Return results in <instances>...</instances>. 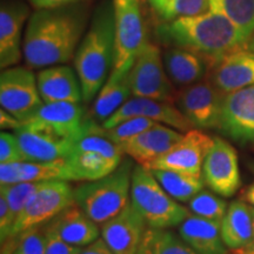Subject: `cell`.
Instances as JSON below:
<instances>
[{
    "mask_svg": "<svg viewBox=\"0 0 254 254\" xmlns=\"http://www.w3.org/2000/svg\"><path fill=\"white\" fill-rule=\"evenodd\" d=\"M87 25V9L79 4L37 8L27 20L23 55L27 67L45 68L74 58Z\"/></svg>",
    "mask_w": 254,
    "mask_h": 254,
    "instance_id": "1",
    "label": "cell"
},
{
    "mask_svg": "<svg viewBox=\"0 0 254 254\" xmlns=\"http://www.w3.org/2000/svg\"><path fill=\"white\" fill-rule=\"evenodd\" d=\"M160 39L170 46L190 50L213 64L221 57L245 49L249 40L219 9L207 13L166 21L158 30Z\"/></svg>",
    "mask_w": 254,
    "mask_h": 254,
    "instance_id": "2",
    "label": "cell"
},
{
    "mask_svg": "<svg viewBox=\"0 0 254 254\" xmlns=\"http://www.w3.org/2000/svg\"><path fill=\"white\" fill-rule=\"evenodd\" d=\"M74 69L80 80L82 99L94 100L110 77L114 62V9L106 0L95 9L90 27L74 55Z\"/></svg>",
    "mask_w": 254,
    "mask_h": 254,
    "instance_id": "3",
    "label": "cell"
},
{
    "mask_svg": "<svg viewBox=\"0 0 254 254\" xmlns=\"http://www.w3.org/2000/svg\"><path fill=\"white\" fill-rule=\"evenodd\" d=\"M133 159H124L113 172L73 190L74 204L98 225L119 214L131 202Z\"/></svg>",
    "mask_w": 254,
    "mask_h": 254,
    "instance_id": "4",
    "label": "cell"
},
{
    "mask_svg": "<svg viewBox=\"0 0 254 254\" xmlns=\"http://www.w3.org/2000/svg\"><path fill=\"white\" fill-rule=\"evenodd\" d=\"M122 146L107 138L100 124L91 119L88 128L65 158L74 182H91L113 172L124 160Z\"/></svg>",
    "mask_w": 254,
    "mask_h": 254,
    "instance_id": "5",
    "label": "cell"
},
{
    "mask_svg": "<svg viewBox=\"0 0 254 254\" xmlns=\"http://www.w3.org/2000/svg\"><path fill=\"white\" fill-rule=\"evenodd\" d=\"M131 204L151 228L164 230L179 226L192 214L190 208L168 194L151 170L139 164L132 173Z\"/></svg>",
    "mask_w": 254,
    "mask_h": 254,
    "instance_id": "6",
    "label": "cell"
},
{
    "mask_svg": "<svg viewBox=\"0 0 254 254\" xmlns=\"http://www.w3.org/2000/svg\"><path fill=\"white\" fill-rule=\"evenodd\" d=\"M114 9V62L112 71L132 67L146 44L139 0H112Z\"/></svg>",
    "mask_w": 254,
    "mask_h": 254,
    "instance_id": "7",
    "label": "cell"
},
{
    "mask_svg": "<svg viewBox=\"0 0 254 254\" xmlns=\"http://www.w3.org/2000/svg\"><path fill=\"white\" fill-rule=\"evenodd\" d=\"M133 97L174 103L177 92L165 69L163 53L148 41L136 56L131 68Z\"/></svg>",
    "mask_w": 254,
    "mask_h": 254,
    "instance_id": "8",
    "label": "cell"
},
{
    "mask_svg": "<svg viewBox=\"0 0 254 254\" xmlns=\"http://www.w3.org/2000/svg\"><path fill=\"white\" fill-rule=\"evenodd\" d=\"M37 77L30 67L12 66L0 74V105L24 123L43 106Z\"/></svg>",
    "mask_w": 254,
    "mask_h": 254,
    "instance_id": "9",
    "label": "cell"
},
{
    "mask_svg": "<svg viewBox=\"0 0 254 254\" xmlns=\"http://www.w3.org/2000/svg\"><path fill=\"white\" fill-rule=\"evenodd\" d=\"M72 204H74V193L68 182L57 180L46 183L31 196L15 219L11 238L17 237L27 228L46 225Z\"/></svg>",
    "mask_w": 254,
    "mask_h": 254,
    "instance_id": "10",
    "label": "cell"
},
{
    "mask_svg": "<svg viewBox=\"0 0 254 254\" xmlns=\"http://www.w3.org/2000/svg\"><path fill=\"white\" fill-rule=\"evenodd\" d=\"M91 118L81 103H44L30 119L21 123L26 128L59 138L78 139L88 128Z\"/></svg>",
    "mask_w": 254,
    "mask_h": 254,
    "instance_id": "11",
    "label": "cell"
},
{
    "mask_svg": "<svg viewBox=\"0 0 254 254\" xmlns=\"http://www.w3.org/2000/svg\"><path fill=\"white\" fill-rule=\"evenodd\" d=\"M224 95L211 81L202 80L179 88L174 104L192 127L217 128Z\"/></svg>",
    "mask_w": 254,
    "mask_h": 254,
    "instance_id": "12",
    "label": "cell"
},
{
    "mask_svg": "<svg viewBox=\"0 0 254 254\" xmlns=\"http://www.w3.org/2000/svg\"><path fill=\"white\" fill-rule=\"evenodd\" d=\"M205 185L224 198H231L241 186L239 161L236 148L230 142L214 136V144L202 165Z\"/></svg>",
    "mask_w": 254,
    "mask_h": 254,
    "instance_id": "13",
    "label": "cell"
},
{
    "mask_svg": "<svg viewBox=\"0 0 254 254\" xmlns=\"http://www.w3.org/2000/svg\"><path fill=\"white\" fill-rule=\"evenodd\" d=\"M213 144L214 138L199 128H190L170 151L145 167L148 170H173L202 177V165Z\"/></svg>",
    "mask_w": 254,
    "mask_h": 254,
    "instance_id": "14",
    "label": "cell"
},
{
    "mask_svg": "<svg viewBox=\"0 0 254 254\" xmlns=\"http://www.w3.org/2000/svg\"><path fill=\"white\" fill-rule=\"evenodd\" d=\"M217 129L239 144L254 142V85L224 95Z\"/></svg>",
    "mask_w": 254,
    "mask_h": 254,
    "instance_id": "15",
    "label": "cell"
},
{
    "mask_svg": "<svg viewBox=\"0 0 254 254\" xmlns=\"http://www.w3.org/2000/svg\"><path fill=\"white\" fill-rule=\"evenodd\" d=\"M134 117H142L153 120V122L164 124L178 131L185 133L192 128L190 124L183 116L179 109L174 103L168 101L148 99V98L132 97L123 105L120 109L114 112L106 122L101 124L104 128L116 126L117 124L124 120L134 118Z\"/></svg>",
    "mask_w": 254,
    "mask_h": 254,
    "instance_id": "16",
    "label": "cell"
},
{
    "mask_svg": "<svg viewBox=\"0 0 254 254\" xmlns=\"http://www.w3.org/2000/svg\"><path fill=\"white\" fill-rule=\"evenodd\" d=\"M30 15L21 0H4L0 7V67H12L23 55V30Z\"/></svg>",
    "mask_w": 254,
    "mask_h": 254,
    "instance_id": "17",
    "label": "cell"
},
{
    "mask_svg": "<svg viewBox=\"0 0 254 254\" xmlns=\"http://www.w3.org/2000/svg\"><path fill=\"white\" fill-rule=\"evenodd\" d=\"M146 226L145 219L129 202L119 214L101 225V238L116 254H138Z\"/></svg>",
    "mask_w": 254,
    "mask_h": 254,
    "instance_id": "18",
    "label": "cell"
},
{
    "mask_svg": "<svg viewBox=\"0 0 254 254\" xmlns=\"http://www.w3.org/2000/svg\"><path fill=\"white\" fill-rule=\"evenodd\" d=\"M212 84L221 93L254 85V51L239 49L221 57L211 66Z\"/></svg>",
    "mask_w": 254,
    "mask_h": 254,
    "instance_id": "19",
    "label": "cell"
},
{
    "mask_svg": "<svg viewBox=\"0 0 254 254\" xmlns=\"http://www.w3.org/2000/svg\"><path fill=\"white\" fill-rule=\"evenodd\" d=\"M184 133L164 124H155L131 140L124 142V153L136 161V164L147 166L157 160L174 145L182 140Z\"/></svg>",
    "mask_w": 254,
    "mask_h": 254,
    "instance_id": "20",
    "label": "cell"
},
{
    "mask_svg": "<svg viewBox=\"0 0 254 254\" xmlns=\"http://www.w3.org/2000/svg\"><path fill=\"white\" fill-rule=\"evenodd\" d=\"M74 182L65 159L55 161L23 160L0 164V185L30 182Z\"/></svg>",
    "mask_w": 254,
    "mask_h": 254,
    "instance_id": "21",
    "label": "cell"
},
{
    "mask_svg": "<svg viewBox=\"0 0 254 254\" xmlns=\"http://www.w3.org/2000/svg\"><path fill=\"white\" fill-rule=\"evenodd\" d=\"M38 88L44 103H82V88L77 71L69 66L55 65L37 75Z\"/></svg>",
    "mask_w": 254,
    "mask_h": 254,
    "instance_id": "22",
    "label": "cell"
},
{
    "mask_svg": "<svg viewBox=\"0 0 254 254\" xmlns=\"http://www.w3.org/2000/svg\"><path fill=\"white\" fill-rule=\"evenodd\" d=\"M163 59L168 78L179 88L204 80L212 66L206 57L178 46H170L164 51Z\"/></svg>",
    "mask_w": 254,
    "mask_h": 254,
    "instance_id": "23",
    "label": "cell"
},
{
    "mask_svg": "<svg viewBox=\"0 0 254 254\" xmlns=\"http://www.w3.org/2000/svg\"><path fill=\"white\" fill-rule=\"evenodd\" d=\"M131 68L111 71L99 93L94 98L87 116L95 123L103 124L132 97Z\"/></svg>",
    "mask_w": 254,
    "mask_h": 254,
    "instance_id": "24",
    "label": "cell"
},
{
    "mask_svg": "<svg viewBox=\"0 0 254 254\" xmlns=\"http://www.w3.org/2000/svg\"><path fill=\"white\" fill-rule=\"evenodd\" d=\"M178 233L199 254H228L221 237V222L190 214L179 225Z\"/></svg>",
    "mask_w": 254,
    "mask_h": 254,
    "instance_id": "25",
    "label": "cell"
},
{
    "mask_svg": "<svg viewBox=\"0 0 254 254\" xmlns=\"http://www.w3.org/2000/svg\"><path fill=\"white\" fill-rule=\"evenodd\" d=\"M19 145L23 151L25 160L55 161L65 159L77 139L59 138L47 133L33 131L21 126L17 131Z\"/></svg>",
    "mask_w": 254,
    "mask_h": 254,
    "instance_id": "26",
    "label": "cell"
},
{
    "mask_svg": "<svg viewBox=\"0 0 254 254\" xmlns=\"http://www.w3.org/2000/svg\"><path fill=\"white\" fill-rule=\"evenodd\" d=\"M49 224L55 227L63 240L73 246L85 247L101 236L99 225L75 204L64 209Z\"/></svg>",
    "mask_w": 254,
    "mask_h": 254,
    "instance_id": "27",
    "label": "cell"
},
{
    "mask_svg": "<svg viewBox=\"0 0 254 254\" xmlns=\"http://www.w3.org/2000/svg\"><path fill=\"white\" fill-rule=\"evenodd\" d=\"M221 237L228 250L238 251L254 244L252 207L243 200H234L221 221Z\"/></svg>",
    "mask_w": 254,
    "mask_h": 254,
    "instance_id": "28",
    "label": "cell"
},
{
    "mask_svg": "<svg viewBox=\"0 0 254 254\" xmlns=\"http://www.w3.org/2000/svg\"><path fill=\"white\" fill-rule=\"evenodd\" d=\"M155 179L174 200L189 202L195 194L204 190L205 182L202 177L179 172L173 170H151Z\"/></svg>",
    "mask_w": 254,
    "mask_h": 254,
    "instance_id": "29",
    "label": "cell"
},
{
    "mask_svg": "<svg viewBox=\"0 0 254 254\" xmlns=\"http://www.w3.org/2000/svg\"><path fill=\"white\" fill-rule=\"evenodd\" d=\"M141 246L144 254H199L170 228L148 227Z\"/></svg>",
    "mask_w": 254,
    "mask_h": 254,
    "instance_id": "30",
    "label": "cell"
},
{
    "mask_svg": "<svg viewBox=\"0 0 254 254\" xmlns=\"http://www.w3.org/2000/svg\"><path fill=\"white\" fill-rule=\"evenodd\" d=\"M211 6L226 15L247 40L254 36V0H211Z\"/></svg>",
    "mask_w": 254,
    "mask_h": 254,
    "instance_id": "31",
    "label": "cell"
},
{
    "mask_svg": "<svg viewBox=\"0 0 254 254\" xmlns=\"http://www.w3.org/2000/svg\"><path fill=\"white\" fill-rule=\"evenodd\" d=\"M224 196L217 194L213 190H201L189 201V208L193 214L209 219L214 221H222L228 204L225 201Z\"/></svg>",
    "mask_w": 254,
    "mask_h": 254,
    "instance_id": "32",
    "label": "cell"
},
{
    "mask_svg": "<svg viewBox=\"0 0 254 254\" xmlns=\"http://www.w3.org/2000/svg\"><path fill=\"white\" fill-rule=\"evenodd\" d=\"M49 182H30L8 184L0 186V194H2L7 200V204L13 215L14 221L19 217L25 206L31 199V196Z\"/></svg>",
    "mask_w": 254,
    "mask_h": 254,
    "instance_id": "33",
    "label": "cell"
},
{
    "mask_svg": "<svg viewBox=\"0 0 254 254\" xmlns=\"http://www.w3.org/2000/svg\"><path fill=\"white\" fill-rule=\"evenodd\" d=\"M155 124L158 123L151 119L142 118V117H134V118L120 122L116 126L110 127V128H104L103 126L101 127H103V133L107 138L122 146L124 142L131 140L132 138L140 134L150 127L154 126Z\"/></svg>",
    "mask_w": 254,
    "mask_h": 254,
    "instance_id": "34",
    "label": "cell"
},
{
    "mask_svg": "<svg viewBox=\"0 0 254 254\" xmlns=\"http://www.w3.org/2000/svg\"><path fill=\"white\" fill-rule=\"evenodd\" d=\"M45 225L27 228L14 237L12 254H45Z\"/></svg>",
    "mask_w": 254,
    "mask_h": 254,
    "instance_id": "35",
    "label": "cell"
},
{
    "mask_svg": "<svg viewBox=\"0 0 254 254\" xmlns=\"http://www.w3.org/2000/svg\"><path fill=\"white\" fill-rule=\"evenodd\" d=\"M211 9V0H170L161 18L170 21L178 18L207 13Z\"/></svg>",
    "mask_w": 254,
    "mask_h": 254,
    "instance_id": "36",
    "label": "cell"
},
{
    "mask_svg": "<svg viewBox=\"0 0 254 254\" xmlns=\"http://www.w3.org/2000/svg\"><path fill=\"white\" fill-rule=\"evenodd\" d=\"M25 160L15 133L2 129L0 134V164H11Z\"/></svg>",
    "mask_w": 254,
    "mask_h": 254,
    "instance_id": "37",
    "label": "cell"
},
{
    "mask_svg": "<svg viewBox=\"0 0 254 254\" xmlns=\"http://www.w3.org/2000/svg\"><path fill=\"white\" fill-rule=\"evenodd\" d=\"M45 234H46V246L45 254H80L82 247L73 246L71 244L66 243L62 238L52 225H45Z\"/></svg>",
    "mask_w": 254,
    "mask_h": 254,
    "instance_id": "38",
    "label": "cell"
},
{
    "mask_svg": "<svg viewBox=\"0 0 254 254\" xmlns=\"http://www.w3.org/2000/svg\"><path fill=\"white\" fill-rule=\"evenodd\" d=\"M85 0H30L32 6L36 8H57L64 6L79 4Z\"/></svg>",
    "mask_w": 254,
    "mask_h": 254,
    "instance_id": "39",
    "label": "cell"
},
{
    "mask_svg": "<svg viewBox=\"0 0 254 254\" xmlns=\"http://www.w3.org/2000/svg\"><path fill=\"white\" fill-rule=\"evenodd\" d=\"M80 254H116L110 246L105 243L103 238H98L97 240L90 244V245L82 247Z\"/></svg>",
    "mask_w": 254,
    "mask_h": 254,
    "instance_id": "40",
    "label": "cell"
},
{
    "mask_svg": "<svg viewBox=\"0 0 254 254\" xmlns=\"http://www.w3.org/2000/svg\"><path fill=\"white\" fill-rule=\"evenodd\" d=\"M0 125H1V128L5 129V131H7V129L17 131L18 128L21 127V123L12 114H9L5 110L1 109V111H0Z\"/></svg>",
    "mask_w": 254,
    "mask_h": 254,
    "instance_id": "41",
    "label": "cell"
},
{
    "mask_svg": "<svg viewBox=\"0 0 254 254\" xmlns=\"http://www.w3.org/2000/svg\"><path fill=\"white\" fill-rule=\"evenodd\" d=\"M147 1H148V4L151 5V7L153 8L157 13L161 15L163 14L164 9L166 8V6L170 0H147Z\"/></svg>",
    "mask_w": 254,
    "mask_h": 254,
    "instance_id": "42",
    "label": "cell"
},
{
    "mask_svg": "<svg viewBox=\"0 0 254 254\" xmlns=\"http://www.w3.org/2000/svg\"><path fill=\"white\" fill-rule=\"evenodd\" d=\"M244 199H245L247 204L254 207V183L251 184L245 190V192H244Z\"/></svg>",
    "mask_w": 254,
    "mask_h": 254,
    "instance_id": "43",
    "label": "cell"
},
{
    "mask_svg": "<svg viewBox=\"0 0 254 254\" xmlns=\"http://www.w3.org/2000/svg\"><path fill=\"white\" fill-rule=\"evenodd\" d=\"M233 253H237V254H254V244H253V245H251V246L245 247V249L233 251Z\"/></svg>",
    "mask_w": 254,
    "mask_h": 254,
    "instance_id": "44",
    "label": "cell"
},
{
    "mask_svg": "<svg viewBox=\"0 0 254 254\" xmlns=\"http://www.w3.org/2000/svg\"><path fill=\"white\" fill-rule=\"evenodd\" d=\"M252 207V206H251ZM252 217H253V234H254V207H252Z\"/></svg>",
    "mask_w": 254,
    "mask_h": 254,
    "instance_id": "45",
    "label": "cell"
},
{
    "mask_svg": "<svg viewBox=\"0 0 254 254\" xmlns=\"http://www.w3.org/2000/svg\"><path fill=\"white\" fill-rule=\"evenodd\" d=\"M141 244H142V243H141ZM138 254H144V250H142V246H140V249H139Z\"/></svg>",
    "mask_w": 254,
    "mask_h": 254,
    "instance_id": "46",
    "label": "cell"
},
{
    "mask_svg": "<svg viewBox=\"0 0 254 254\" xmlns=\"http://www.w3.org/2000/svg\"><path fill=\"white\" fill-rule=\"evenodd\" d=\"M232 254H237V253H232Z\"/></svg>",
    "mask_w": 254,
    "mask_h": 254,
    "instance_id": "47",
    "label": "cell"
}]
</instances>
